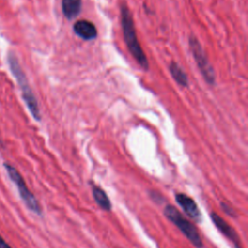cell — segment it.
<instances>
[{
  "mask_svg": "<svg viewBox=\"0 0 248 248\" xmlns=\"http://www.w3.org/2000/svg\"><path fill=\"white\" fill-rule=\"evenodd\" d=\"M91 189H92V195H93V198H94L96 203L102 209H104L106 211H109L111 209V203H110L109 198L108 197L106 192L102 188L98 187L95 184H92Z\"/></svg>",
  "mask_w": 248,
  "mask_h": 248,
  "instance_id": "30bf717a",
  "label": "cell"
},
{
  "mask_svg": "<svg viewBox=\"0 0 248 248\" xmlns=\"http://www.w3.org/2000/svg\"><path fill=\"white\" fill-rule=\"evenodd\" d=\"M4 167L7 170V173L10 177V179L16 184L19 196L22 200V202L25 203V205L28 207L29 210H31L32 212L41 215L42 214V208L40 203L38 202L36 197L32 194V192L28 189L23 177L21 176V174L18 172V170L12 166L11 164L5 163Z\"/></svg>",
  "mask_w": 248,
  "mask_h": 248,
  "instance_id": "277c9868",
  "label": "cell"
},
{
  "mask_svg": "<svg viewBox=\"0 0 248 248\" xmlns=\"http://www.w3.org/2000/svg\"><path fill=\"white\" fill-rule=\"evenodd\" d=\"M0 144H2V140H1V137H0Z\"/></svg>",
  "mask_w": 248,
  "mask_h": 248,
  "instance_id": "9a60e30c",
  "label": "cell"
},
{
  "mask_svg": "<svg viewBox=\"0 0 248 248\" xmlns=\"http://www.w3.org/2000/svg\"><path fill=\"white\" fill-rule=\"evenodd\" d=\"M174 198L178 205L184 210L188 217L195 220L196 222L202 221V213L199 209V206L191 197L183 193H177L175 194Z\"/></svg>",
  "mask_w": 248,
  "mask_h": 248,
  "instance_id": "8992f818",
  "label": "cell"
},
{
  "mask_svg": "<svg viewBox=\"0 0 248 248\" xmlns=\"http://www.w3.org/2000/svg\"><path fill=\"white\" fill-rule=\"evenodd\" d=\"M164 214L181 231V232L195 247L202 248L203 243L197 228L188 219H186L173 205L167 204L164 208Z\"/></svg>",
  "mask_w": 248,
  "mask_h": 248,
  "instance_id": "3957f363",
  "label": "cell"
},
{
  "mask_svg": "<svg viewBox=\"0 0 248 248\" xmlns=\"http://www.w3.org/2000/svg\"><path fill=\"white\" fill-rule=\"evenodd\" d=\"M221 206H222L224 212H226V214H228V215H230V216H232V217H235V216H236V214H235L234 210L232 209V207L229 206L226 202H221Z\"/></svg>",
  "mask_w": 248,
  "mask_h": 248,
  "instance_id": "7c38bea8",
  "label": "cell"
},
{
  "mask_svg": "<svg viewBox=\"0 0 248 248\" xmlns=\"http://www.w3.org/2000/svg\"><path fill=\"white\" fill-rule=\"evenodd\" d=\"M170 72L174 80L181 86L186 87L188 85V78L182 68L175 62H171L169 66Z\"/></svg>",
  "mask_w": 248,
  "mask_h": 248,
  "instance_id": "8fae6325",
  "label": "cell"
},
{
  "mask_svg": "<svg viewBox=\"0 0 248 248\" xmlns=\"http://www.w3.org/2000/svg\"><path fill=\"white\" fill-rule=\"evenodd\" d=\"M81 9V0H62V12L68 19L76 18Z\"/></svg>",
  "mask_w": 248,
  "mask_h": 248,
  "instance_id": "9c48e42d",
  "label": "cell"
},
{
  "mask_svg": "<svg viewBox=\"0 0 248 248\" xmlns=\"http://www.w3.org/2000/svg\"><path fill=\"white\" fill-rule=\"evenodd\" d=\"M0 248H12L5 240L4 238L0 235Z\"/></svg>",
  "mask_w": 248,
  "mask_h": 248,
  "instance_id": "5bb4252c",
  "label": "cell"
},
{
  "mask_svg": "<svg viewBox=\"0 0 248 248\" xmlns=\"http://www.w3.org/2000/svg\"><path fill=\"white\" fill-rule=\"evenodd\" d=\"M210 217H211V220H212L213 224L215 225V227H216L227 238H229V239L234 244V247H235V248H241V247H239V245H238V242H239L238 235H237V233L235 232V231L229 225V223L226 222L220 215H218V214L215 213V212H211Z\"/></svg>",
  "mask_w": 248,
  "mask_h": 248,
  "instance_id": "52a82bcc",
  "label": "cell"
},
{
  "mask_svg": "<svg viewBox=\"0 0 248 248\" xmlns=\"http://www.w3.org/2000/svg\"><path fill=\"white\" fill-rule=\"evenodd\" d=\"M150 196H151V198L153 199V201H154L155 202L161 203V202H162V201H163L162 196H161L159 193L155 192V191H151V192H150Z\"/></svg>",
  "mask_w": 248,
  "mask_h": 248,
  "instance_id": "4fadbf2b",
  "label": "cell"
},
{
  "mask_svg": "<svg viewBox=\"0 0 248 248\" xmlns=\"http://www.w3.org/2000/svg\"><path fill=\"white\" fill-rule=\"evenodd\" d=\"M189 46L192 51V54L194 56V59L205 81L208 84L214 85L215 80H216V76L214 73V70L212 66L210 65L207 56L205 55L200 42L195 36H191L189 38Z\"/></svg>",
  "mask_w": 248,
  "mask_h": 248,
  "instance_id": "5b68a950",
  "label": "cell"
},
{
  "mask_svg": "<svg viewBox=\"0 0 248 248\" xmlns=\"http://www.w3.org/2000/svg\"><path fill=\"white\" fill-rule=\"evenodd\" d=\"M74 32L83 40L90 41L96 38L97 29L95 25L88 20H78L74 24Z\"/></svg>",
  "mask_w": 248,
  "mask_h": 248,
  "instance_id": "ba28073f",
  "label": "cell"
},
{
  "mask_svg": "<svg viewBox=\"0 0 248 248\" xmlns=\"http://www.w3.org/2000/svg\"><path fill=\"white\" fill-rule=\"evenodd\" d=\"M121 27L123 38L130 53L143 70H148V61L138 40L133 16L125 4L121 5Z\"/></svg>",
  "mask_w": 248,
  "mask_h": 248,
  "instance_id": "7a4b0ae2",
  "label": "cell"
},
{
  "mask_svg": "<svg viewBox=\"0 0 248 248\" xmlns=\"http://www.w3.org/2000/svg\"><path fill=\"white\" fill-rule=\"evenodd\" d=\"M7 62H8L9 68H10L14 78L17 81V84L20 88L22 99H23L27 108L29 109L30 113L32 114L33 118L36 121H41L42 115H41L38 101L35 97V94L33 93V91L31 89V86H30L28 79L25 76V73L23 72V70L19 64L17 56L16 55V53L13 50H10L7 53Z\"/></svg>",
  "mask_w": 248,
  "mask_h": 248,
  "instance_id": "6da1fadb",
  "label": "cell"
}]
</instances>
